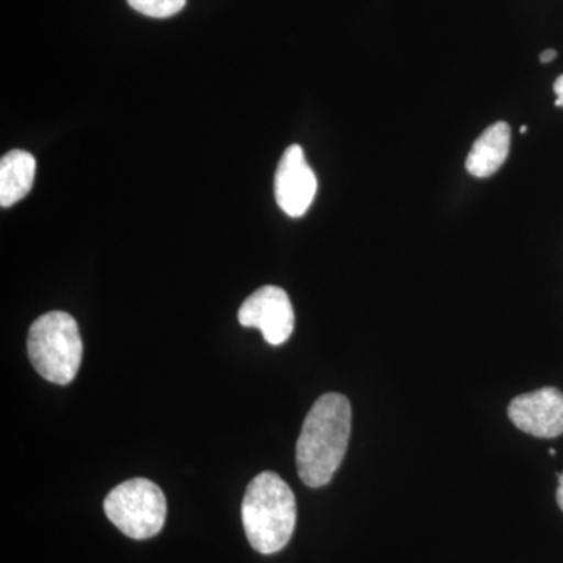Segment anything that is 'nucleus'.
Wrapping results in <instances>:
<instances>
[{"mask_svg":"<svg viewBox=\"0 0 563 563\" xmlns=\"http://www.w3.org/2000/svg\"><path fill=\"white\" fill-rule=\"evenodd\" d=\"M351 404L340 393L322 395L307 413L296 444L299 477L309 487L331 483L350 443Z\"/></svg>","mask_w":563,"mask_h":563,"instance_id":"nucleus-1","label":"nucleus"},{"mask_svg":"<svg viewBox=\"0 0 563 563\" xmlns=\"http://www.w3.org/2000/svg\"><path fill=\"white\" fill-rule=\"evenodd\" d=\"M244 532L261 554L279 553L296 528V498L291 488L273 472L255 476L242 504Z\"/></svg>","mask_w":563,"mask_h":563,"instance_id":"nucleus-2","label":"nucleus"},{"mask_svg":"<svg viewBox=\"0 0 563 563\" xmlns=\"http://www.w3.org/2000/svg\"><path fill=\"white\" fill-rule=\"evenodd\" d=\"M29 358L41 377L68 385L79 373L84 343L76 320L65 312H49L33 322L27 339Z\"/></svg>","mask_w":563,"mask_h":563,"instance_id":"nucleus-3","label":"nucleus"},{"mask_svg":"<svg viewBox=\"0 0 563 563\" xmlns=\"http://www.w3.org/2000/svg\"><path fill=\"white\" fill-rule=\"evenodd\" d=\"M107 518L124 536L146 540L165 526L166 498L157 484L136 477L114 487L103 501Z\"/></svg>","mask_w":563,"mask_h":563,"instance_id":"nucleus-4","label":"nucleus"},{"mask_svg":"<svg viewBox=\"0 0 563 563\" xmlns=\"http://www.w3.org/2000/svg\"><path fill=\"white\" fill-rule=\"evenodd\" d=\"M239 321L244 328H257L263 339L279 346L295 331V310L287 291L274 285L258 288L242 303Z\"/></svg>","mask_w":563,"mask_h":563,"instance_id":"nucleus-5","label":"nucleus"},{"mask_svg":"<svg viewBox=\"0 0 563 563\" xmlns=\"http://www.w3.org/2000/svg\"><path fill=\"white\" fill-rule=\"evenodd\" d=\"M318 180L301 146L292 144L282 155L274 177V196L282 211L291 218L307 213L317 196Z\"/></svg>","mask_w":563,"mask_h":563,"instance_id":"nucleus-6","label":"nucleus"},{"mask_svg":"<svg viewBox=\"0 0 563 563\" xmlns=\"http://www.w3.org/2000/svg\"><path fill=\"white\" fill-rule=\"evenodd\" d=\"M509 418L520 431L539 439L563 433V393L547 387L517 396L509 406Z\"/></svg>","mask_w":563,"mask_h":563,"instance_id":"nucleus-7","label":"nucleus"},{"mask_svg":"<svg viewBox=\"0 0 563 563\" xmlns=\"http://www.w3.org/2000/svg\"><path fill=\"white\" fill-rule=\"evenodd\" d=\"M510 152V128L507 122H495L473 144L466 157V172L474 177H490L498 173Z\"/></svg>","mask_w":563,"mask_h":563,"instance_id":"nucleus-8","label":"nucleus"},{"mask_svg":"<svg viewBox=\"0 0 563 563\" xmlns=\"http://www.w3.org/2000/svg\"><path fill=\"white\" fill-rule=\"evenodd\" d=\"M36 162L29 152L16 150L3 155L0 162V206L3 209L20 202L31 192Z\"/></svg>","mask_w":563,"mask_h":563,"instance_id":"nucleus-9","label":"nucleus"},{"mask_svg":"<svg viewBox=\"0 0 563 563\" xmlns=\"http://www.w3.org/2000/svg\"><path fill=\"white\" fill-rule=\"evenodd\" d=\"M129 5L150 18H169L184 9L187 0H128Z\"/></svg>","mask_w":563,"mask_h":563,"instance_id":"nucleus-10","label":"nucleus"},{"mask_svg":"<svg viewBox=\"0 0 563 563\" xmlns=\"http://www.w3.org/2000/svg\"><path fill=\"white\" fill-rule=\"evenodd\" d=\"M554 92L558 96V101H555V106L563 107V76L559 77L554 84Z\"/></svg>","mask_w":563,"mask_h":563,"instance_id":"nucleus-11","label":"nucleus"},{"mask_svg":"<svg viewBox=\"0 0 563 563\" xmlns=\"http://www.w3.org/2000/svg\"><path fill=\"white\" fill-rule=\"evenodd\" d=\"M555 57H558V52L554 49H547L542 52V55H540V62L550 63L553 62Z\"/></svg>","mask_w":563,"mask_h":563,"instance_id":"nucleus-12","label":"nucleus"},{"mask_svg":"<svg viewBox=\"0 0 563 563\" xmlns=\"http://www.w3.org/2000/svg\"><path fill=\"white\" fill-rule=\"evenodd\" d=\"M558 504L563 510V473L559 476Z\"/></svg>","mask_w":563,"mask_h":563,"instance_id":"nucleus-13","label":"nucleus"},{"mask_svg":"<svg viewBox=\"0 0 563 563\" xmlns=\"http://www.w3.org/2000/svg\"><path fill=\"white\" fill-rule=\"evenodd\" d=\"M521 132H523V133L528 132V128H526V125H523V128H521Z\"/></svg>","mask_w":563,"mask_h":563,"instance_id":"nucleus-14","label":"nucleus"}]
</instances>
